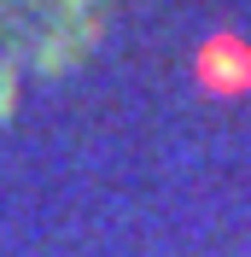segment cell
I'll return each instance as SVG.
<instances>
[{
    "label": "cell",
    "instance_id": "cell-1",
    "mask_svg": "<svg viewBox=\"0 0 251 257\" xmlns=\"http://www.w3.org/2000/svg\"><path fill=\"white\" fill-rule=\"evenodd\" d=\"M193 76H199L204 94H222V99L251 94V47H245V35H234V30L210 35L193 53Z\"/></svg>",
    "mask_w": 251,
    "mask_h": 257
}]
</instances>
